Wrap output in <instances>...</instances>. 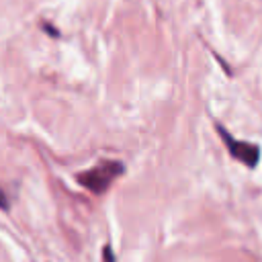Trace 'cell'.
Returning <instances> with one entry per match:
<instances>
[{"label":"cell","mask_w":262,"mask_h":262,"mask_svg":"<svg viewBox=\"0 0 262 262\" xmlns=\"http://www.w3.org/2000/svg\"><path fill=\"white\" fill-rule=\"evenodd\" d=\"M102 254H104V256H102V260H104V262H115V260H113V252H111V248H108V246L104 248V252H102Z\"/></svg>","instance_id":"cell-3"},{"label":"cell","mask_w":262,"mask_h":262,"mask_svg":"<svg viewBox=\"0 0 262 262\" xmlns=\"http://www.w3.org/2000/svg\"><path fill=\"white\" fill-rule=\"evenodd\" d=\"M217 131H219V135L223 137L225 147L229 149V154H231L237 162H242V164L248 166V168H256V166H258V160H260V147H258L256 143L235 139V137L229 135L223 127H217Z\"/></svg>","instance_id":"cell-2"},{"label":"cell","mask_w":262,"mask_h":262,"mask_svg":"<svg viewBox=\"0 0 262 262\" xmlns=\"http://www.w3.org/2000/svg\"><path fill=\"white\" fill-rule=\"evenodd\" d=\"M121 174H123V164H121V162H102V164H98V166H94V168L82 172L78 180H80L90 192L102 194V192L113 184V180L119 178Z\"/></svg>","instance_id":"cell-1"},{"label":"cell","mask_w":262,"mask_h":262,"mask_svg":"<svg viewBox=\"0 0 262 262\" xmlns=\"http://www.w3.org/2000/svg\"><path fill=\"white\" fill-rule=\"evenodd\" d=\"M0 207H2V209H8V199L4 196V192H2V190H0Z\"/></svg>","instance_id":"cell-4"}]
</instances>
